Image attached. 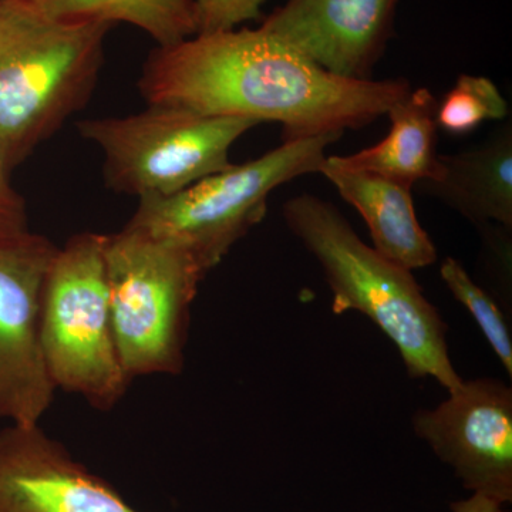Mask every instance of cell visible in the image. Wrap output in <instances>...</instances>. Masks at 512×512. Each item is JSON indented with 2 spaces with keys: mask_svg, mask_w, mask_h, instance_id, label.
<instances>
[{
  "mask_svg": "<svg viewBox=\"0 0 512 512\" xmlns=\"http://www.w3.org/2000/svg\"><path fill=\"white\" fill-rule=\"evenodd\" d=\"M138 89L156 106L275 121L284 127V141L365 127L412 90L404 79L330 74L261 26L157 46L144 63Z\"/></svg>",
  "mask_w": 512,
  "mask_h": 512,
  "instance_id": "cell-1",
  "label": "cell"
},
{
  "mask_svg": "<svg viewBox=\"0 0 512 512\" xmlns=\"http://www.w3.org/2000/svg\"><path fill=\"white\" fill-rule=\"evenodd\" d=\"M284 218L318 261L335 315L357 312L372 320L396 346L412 379L431 377L447 392L463 383L450 357L447 323L413 271L366 245L335 205L315 195L286 201Z\"/></svg>",
  "mask_w": 512,
  "mask_h": 512,
  "instance_id": "cell-2",
  "label": "cell"
},
{
  "mask_svg": "<svg viewBox=\"0 0 512 512\" xmlns=\"http://www.w3.org/2000/svg\"><path fill=\"white\" fill-rule=\"evenodd\" d=\"M113 28L0 0V161L9 173L89 103Z\"/></svg>",
  "mask_w": 512,
  "mask_h": 512,
  "instance_id": "cell-3",
  "label": "cell"
},
{
  "mask_svg": "<svg viewBox=\"0 0 512 512\" xmlns=\"http://www.w3.org/2000/svg\"><path fill=\"white\" fill-rule=\"evenodd\" d=\"M104 259L114 340L128 379L181 375L204 269L180 245L130 225L107 235Z\"/></svg>",
  "mask_w": 512,
  "mask_h": 512,
  "instance_id": "cell-4",
  "label": "cell"
},
{
  "mask_svg": "<svg viewBox=\"0 0 512 512\" xmlns=\"http://www.w3.org/2000/svg\"><path fill=\"white\" fill-rule=\"evenodd\" d=\"M107 235L82 232L57 249L40 306V345L56 390L110 412L131 380L121 366L107 286Z\"/></svg>",
  "mask_w": 512,
  "mask_h": 512,
  "instance_id": "cell-5",
  "label": "cell"
},
{
  "mask_svg": "<svg viewBox=\"0 0 512 512\" xmlns=\"http://www.w3.org/2000/svg\"><path fill=\"white\" fill-rule=\"evenodd\" d=\"M342 136L285 141L256 160L232 164L170 197L140 200L127 225L180 245L208 275L264 220L272 191L301 175L319 173L326 148Z\"/></svg>",
  "mask_w": 512,
  "mask_h": 512,
  "instance_id": "cell-6",
  "label": "cell"
},
{
  "mask_svg": "<svg viewBox=\"0 0 512 512\" xmlns=\"http://www.w3.org/2000/svg\"><path fill=\"white\" fill-rule=\"evenodd\" d=\"M258 124L148 104L130 116L79 121L77 128L103 153L107 187L140 201L170 197L227 170L235 141Z\"/></svg>",
  "mask_w": 512,
  "mask_h": 512,
  "instance_id": "cell-7",
  "label": "cell"
},
{
  "mask_svg": "<svg viewBox=\"0 0 512 512\" xmlns=\"http://www.w3.org/2000/svg\"><path fill=\"white\" fill-rule=\"evenodd\" d=\"M57 248L25 229L0 235V420L40 424L55 400L40 345V306Z\"/></svg>",
  "mask_w": 512,
  "mask_h": 512,
  "instance_id": "cell-8",
  "label": "cell"
},
{
  "mask_svg": "<svg viewBox=\"0 0 512 512\" xmlns=\"http://www.w3.org/2000/svg\"><path fill=\"white\" fill-rule=\"evenodd\" d=\"M414 436L461 485L498 507L512 503V389L495 377L463 380L433 409L413 413Z\"/></svg>",
  "mask_w": 512,
  "mask_h": 512,
  "instance_id": "cell-9",
  "label": "cell"
},
{
  "mask_svg": "<svg viewBox=\"0 0 512 512\" xmlns=\"http://www.w3.org/2000/svg\"><path fill=\"white\" fill-rule=\"evenodd\" d=\"M0 512H144L40 424L0 427Z\"/></svg>",
  "mask_w": 512,
  "mask_h": 512,
  "instance_id": "cell-10",
  "label": "cell"
},
{
  "mask_svg": "<svg viewBox=\"0 0 512 512\" xmlns=\"http://www.w3.org/2000/svg\"><path fill=\"white\" fill-rule=\"evenodd\" d=\"M397 0H288L261 28L342 79L370 80Z\"/></svg>",
  "mask_w": 512,
  "mask_h": 512,
  "instance_id": "cell-11",
  "label": "cell"
},
{
  "mask_svg": "<svg viewBox=\"0 0 512 512\" xmlns=\"http://www.w3.org/2000/svg\"><path fill=\"white\" fill-rule=\"evenodd\" d=\"M320 174L362 215L373 248L384 258L414 271L437 261V249L414 210L412 188L363 171L346 170L326 157Z\"/></svg>",
  "mask_w": 512,
  "mask_h": 512,
  "instance_id": "cell-12",
  "label": "cell"
},
{
  "mask_svg": "<svg viewBox=\"0 0 512 512\" xmlns=\"http://www.w3.org/2000/svg\"><path fill=\"white\" fill-rule=\"evenodd\" d=\"M426 194L460 212L477 228L512 229V127H501L485 143L454 156H441Z\"/></svg>",
  "mask_w": 512,
  "mask_h": 512,
  "instance_id": "cell-13",
  "label": "cell"
},
{
  "mask_svg": "<svg viewBox=\"0 0 512 512\" xmlns=\"http://www.w3.org/2000/svg\"><path fill=\"white\" fill-rule=\"evenodd\" d=\"M437 104L429 89L410 90L387 111L390 131L384 140L352 156L328 160L346 170L379 175L409 188L431 180L439 161Z\"/></svg>",
  "mask_w": 512,
  "mask_h": 512,
  "instance_id": "cell-14",
  "label": "cell"
},
{
  "mask_svg": "<svg viewBox=\"0 0 512 512\" xmlns=\"http://www.w3.org/2000/svg\"><path fill=\"white\" fill-rule=\"evenodd\" d=\"M43 15L64 22L127 23L153 37L157 46L197 35L192 0H25Z\"/></svg>",
  "mask_w": 512,
  "mask_h": 512,
  "instance_id": "cell-15",
  "label": "cell"
},
{
  "mask_svg": "<svg viewBox=\"0 0 512 512\" xmlns=\"http://www.w3.org/2000/svg\"><path fill=\"white\" fill-rule=\"evenodd\" d=\"M440 275L448 291L473 316L494 355L498 357L508 377H512L511 319L490 292L476 284L457 259H444Z\"/></svg>",
  "mask_w": 512,
  "mask_h": 512,
  "instance_id": "cell-16",
  "label": "cell"
},
{
  "mask_svg": "<svg viewBox=\"0 0 512 512\" xmlns=\"http://www.w3.org/2000/svg\"><path fill=\"white\" fill-rule=\"evenodd\" d=\"M507 114V100L490 79L461 74L437 104V126L453 136H463L484 121L503 120Z\"/></svg>",
  "mask_w": 512,
  "mask_h": 512,
  "instance_id": "cell-17",
  "label": "cell"
},
{
  "mask_svg": "<svg viewBox=\"0 0 512 512\" xmlns=\"http://www.w3.org/2000/svg\"><path fill=\"white\" fill-rule=\"evenodd\" d=\"M197 19V35L225 32L241 23L261 18L265 0H192Z\"/></svg>",
  "mask_w": 512,
  "mask_h": 512,
  "instance_id": "cell-18",
  "label": "cell"
},
{
  "mask_svg": "<svg viewBox=\"0 0 512 512\" xmlns=\"http://www.w3.org/2000/svg\"><path fill=\"white\" fill-rule=\"evenodd\" d=\"M29 229L25 198L10 183V173L0 161V235Z\"/></svg>",
  "mask_w": 512,
  "mask_h": 512,
  "instance_id": "cell-19",
  "label": "cell"
},
{
  "mask_svg": "<svg viewBox=\"0 0 512 512\" xmlns=\"http://www.w3.org/2000/svg\"><path fill=\"white\" fill-rule=\"evenodd\" d=\"M453 512H504V508L498 507L478 495H470L467 500L457 501L451 504Z\"/></svg>",
  "mask_w": 512,
  "mask_h": 512,
  "instance_id": "cell-20",
  "label": "cell"
}]
</instances>
